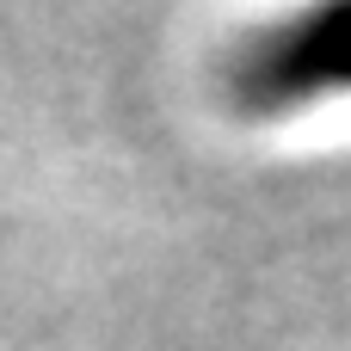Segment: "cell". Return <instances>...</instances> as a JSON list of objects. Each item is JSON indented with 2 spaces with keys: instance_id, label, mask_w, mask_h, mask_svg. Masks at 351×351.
I'll return each instance as SVG.
<instances>
[{
  "instance_id": "cell-1",
  "label": "cell",
  "mask_w": 351,
  "mask_h": 351,
  "mask_svg": "<svg viewBox=\"0 0 351 351\" xmlns=\"http://www.w3.org/2000/svg\"><path fill=\"white\" fill-rule=\"evenodd\" d=\"M339 93H351V0L253 31L228 62V99L247 117H296Z\"/></svg>"
}]
</instances>
